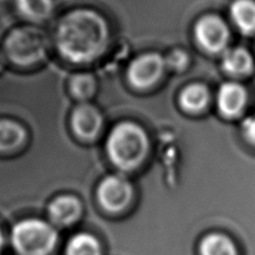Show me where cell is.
Wrapping results in <instances>:
<instances>
[{
    "label": "cell",
    "mask_w": 255,
    "mask_h": 255,
    "mask_svg": "<svg viewBox=\"0 0 255 255\" xmlns=\"http://www.w3.org/2000/svg\"><path fill=\"white\" fill-rule=\"evenodd\" d=\"M70 90L79 100L89 99L96 91V80L91 74H76L70 81Z\"/></svg>",
    "instance_id": "cell-18"
},
{
    "label": "cell",
    "mask_w": 255,
    "mask_h": 255,
    "mask_svg": "<svg viewBox=\"0 0 255 255\" xmlns=\"http://www.w3.org/2000/svg\"><path fill=\"white\" fill-rule=\"evenodd\" d=\"M231 14L242 32L251 33L255 29V2L251 0H236L232 5Z\"/></svg>",
    "instance_id": "cell-13"
},
{
    "label": "cell",
    "mask_w": 255,
    "mask_h": 255,
    "mask_svg": "<svg viewBox=\"0 0 255 255\" xmlns=\"http://www.w3.org/2000/svg\"><path fill=\"white\" fill-rule=\"evenodd\" d=\"M196 36L200 45L206 50L218 52L226 45L228 30L221 19L208 16L197 24Z\"/></svg>",
    "instance_id": "cell-7"
},
{
    "label": "cell",
    "mask_w": 255,
    "mask_h": 255,
    "mask_svg": "<svg viewBox=\"0 0 255 255\" xmlns=\"http://www.w3.org/2000/svg\"><path fill=\"white\" fill-rule=\"evenodd\" d=\"M198 255H241L237 244L228 235L209 233L198 244Z\"/></svg>",
    "instance_id": "cell-10"
},
{
    "label": "cell",
    "mask_w": 255,
    "mask_h": 255,
    "mask_svg": "<svg viewBox=\"0 0 255 255\" xmlns=\"http://www.w3.org/2000/svg\"><path fill=\"white\" fill-rule=\"evenodd\" d=\"M208 100L207 89L201 85L189 86L182 91L180 101L188 112H199L206 106Z\"/></svg>",
    "instance_id": "cell-17"
},
{
    "label": "cell",
    "mask_w": 255,
    "mask_h": 255,
    "mask_svg": "<svg viewBox=\"0 0 255 255\" xmlns=\"http://www.w3.org/2000/svg\"><path fill=\"white\" fill-rule=\"evenodd\" d=\"M223 67L227 72L241 76L252 69V59L243 48H232L224 54Z\"/></svg>",
    "instance_id": "cell-15"
},
{
    "label": "cell",
    "mask_w": 255,
    "mask_h": 255,
    "mask_svg": "<svg viewBox=\"0 0 255 255\" xmlns=\"http://www.w3.org/2000/svg\"><path fill=\"white\" fill-rule=\"evenodd\" d=\"M133 198V188L128 180L121 175H111L104 179L98 188L100 205L111 213L125 209Z\"/></svg>",
    "instance_id": "cell-5"
},
{
    "label": "cell",
    "mask_w": 255,
    "mask_h": 255,
    "mask_svg": "<svg viewBox=\"0 0 255 255\" xmlns=\"http://www.w3.org/2000/svg\"><path fill=\"white\" fill-rule=\"evenodd\" d=\"M168 63L172 68H181L186 62V56H184L181 52H174L168 58Z\"/></svg>",
    "instance_id": "cell-20"
},
{
    "label": "cell",
    "mask_w": 255,
    "mask_h": 255,
    "mask_svg": "<svg viewBox=\"0 0 255 255\" xmlns=\"http://www.w3.org/2000/svg\"><path fill=\"white\" fill-rule=\"evenodd\" d=\"M243 130L246 137L255 144V117L249 118L244 122Z\"/></svg>",
    "instance_id": "cell-19"
},
{
    "label": "cell",
    "mask_w": 255,
    "mask_h": 255,
    "mask_svg": "<svg viewBox=\"0 0 255 255\" xmlns=\"http://www.w3.org/2000/svg\"><path fill=\"white\" fill-rule=\"evenodd\" d=\"M56 46L65 60L89 63L104 53L108 44V26L103 16L89 9L70 12L56 29Z\"/></svg>",
    "instance_id": "cell-1"
},
{
    "label": "cell",
    "mask_w": 255,
    "mask_h": 255,
    "mask_svg": "<svg viewBox=\"0 0 255 255\" xmlns=\"http://www.w3.org/2000/svg\"><path fill=\"white\" fill-rule=\"evenodd\" d=\"M46 39L34 27L14 29L5 41V52L11 62L19 67H30L46 54Z\"/></svg>",
    "instance_id": "cell-4"
},
{
    "label": "cell",
    "mask_w": 255,
    "mask_h": 255,
    "mask_svg": "<svg viewBox=\"0 0 255 255\" xmlns=\"http://www.w3.org/2000/svg\"><path fill=\"white\" fill-rule=\"evenodd\" d=\"M16 5L21 15L33 21L46 19L53 9L52 0H16Z\"/></svg>",
    "instance_id": "cell-14"
},
{
    "label": "cell",
    "mask_w": 255,
    "mask_h": 255,
    "mask_svg": "<svg viewBox=\"0 0 255 255\" xmlns=\"http://www.w3.org/2000/svg\"><path fill=\"white\" fill-rule=\"evenodd\" d=\"M164 69V60L156 53H147L138 56L129 64L127 77L131 86L144 89L154 85L159 80Z\"/></svg>",
    "instance_id": "cell-6"
},
{
    "label": "cell",
    "mask_w": 255,
    "mask_h": 255,
    "mask_svg": "<svg viewBox=\"0 0 255 255\" xmlns=\"http://www.w3.org/2000/svg\"><path fill=\"white\" fill-rule=\"evenodd\" d=\"M246 95L243 88L236 83H225L218 91V107L226 116H235L244 107Z\"/></svg>",
    "instance_id": "cell-11"
},
{
    "label": "cell",
    "mask_w": 255,
    "mask_h": 255,
    "mask_svg": "<svg viewBox=\"0 0 255 255\" xmlns=\"http://www.w3.org/2000/svg\"><path fill=\"white\" fill-rule=\"evenodd\" d=\"M71 125L79 137L86 140L95 139L103 127V117L98 109L88 104H82L74 109Z\"/></svg>",
    "instance_id": "cell-8"
},
{
    "label": "cell",
    "mask_w": 255,
    "mask_h": 255,
    "mask_svg": "<svg viewBox=\"0 0 255 255\" xmlns=\"http://www.w3.org/2000/svg\"><path fill=\"white\" fill-rule=\"evenodd\" d=\"M11 242L20 255H47L58 242V232L46 222L26 219L12 228Z\"/></svg>",
    "instance_id": "cell-3"
},
{
    "label": "cell",
    "mask_w": 255,
    "mask_h": 255,
    "mask_svg": "<svg viewBox=\"0 0 255 255\" xmlns=\"http://www.w3.org/2000/svg\"><path fill=\"white\" fill-rule=\"evenodd\" d=\"M2 64H3V60L1 59V56H0V69L2 68Z\"/></svg>",
    "instance_id": "cell-22"
},
{
    "label": "cell",
    "mask_w": 255,
    "mask_h": 255,
    "mask_svg": "<svg viewBox=\"0 0 255 255\" xmlns=\"http://www.w3.org/2000/svg\"><path fill=\"white\" fill-rule=\"evenodd\" d=\"M81 215V204L73 196H60L51 202L48 216L55 225L65 227L77 222Z\"/></svg>",
    "instance_id": "cell-9"
},
{
    "label": "cell",
    "mask_w": 255,
    "mask_h": 255,
    "mask_svg": "<svg viewBox=\"0 0 255 255\" xmlns=\"http://www.w3.org/2000/svg\"><path fill=\"white\" fill-rule=\"evenodd\" d=\"M2 244H3V237L1 234V231H0V251L2 249Z\"/></svg>",
    "instance_id": "cell-21"
},
{
    "label": "cell",
    "mask_w": 255,
    "mask_h": 255,
    "mask_svg": "<svg viewBox=\"0 0 255 255\" xmlns=\"http://www.w3.org/2000/svg\"><path fill=\"white\" fill-rule=\"evenodd\" d=\"M148 151V138L143 128L130 122L114 127L107 139L109 159L117 168L130 171L142 163Z\"/></svg>",
    "instance_id": "cell-2"
},
{
    "label": "cell",
    "mask_w": 255,
    "mask_h": 255,
    "mask_svg": "<svg viewBox=\"0 0 255 255\" xmlns=\"http://www.w3.org/2000/svg\"><path fill=\"white\" fill-rule=\"evenodd\" d=\"M26 139V130L18 123L0 121V151H12L20 147Z\"/></svg>",
    "instance_id": "cell-12"
},
{
    "label": "cell",
    "mask_w": 255,
    "mask_h": 255,
    "mask_svg": "<svg viewBox=\"0 0 255 255\" xmlns=\"http://www.w3.org/2000/svg\"><path fill=\"white\" fill-rule=\"evenodd\" d=\"M99 252L98 241L87 233L74 235L67 245V255H99Z\"/></svg>",
    "instance_id": "cell-16"
}]
</instances>
